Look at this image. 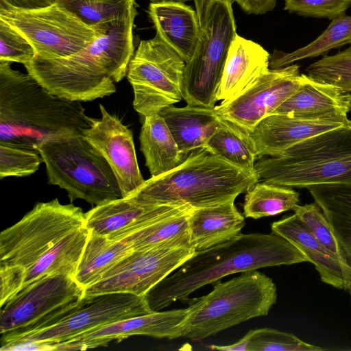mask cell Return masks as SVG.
I'll list each match as a JSON object with an SVG mask.
<instances>
[{"mask_svg": "<svg viewBox=\"0 0 351 351\" xmlns=\"http://www.w3.org/2000/svg\"><path fill=\"white\" fill-rule=\"evenodd\" d=\"M136 10L113 23L80 51L58 58L38 56L24 66L53 95L71 101H91L116 92L114 82L127 76L133 57Z\"/></svg>", "mask_w": 351, "mask_h": 351, "instance_id": "6da1fadb", "label": "cell"}, {"mask_svg": "<svg viewBox=\"0 0 351 351\" xmlns=\"http://www.w3.org/2000/svg\"><path fill=\"white\" fill-rule=\"evenodd\" d=\"M308 262L293 245L271 231L242 234L210 248L197 251L178 271L145 295L152 311H159L177 300H188L197 289L222 278L263 267Z\"/></svg>", "mask_w": 351, "mask_h": 351, "instance_id": "7a4b0ae2", "label": "cell"}, {"mask_svg": "<svg viewBox=\"0 0 351 351\" xmlns=\"http://www.w3.org/2000/svg\"><path fill=\"white\" fill-rule=\"evenodd\" d=\"M0 61V142L38 151L52 136L90 126L80 101L53 95L29 73Z\"/></svg>", "mask_w": 351, "mask_h": 351, "instance_id": "3957f363", "label": "cell"}, {"mask_svg": "<svg viewBox=\"0 0 351 351\" xmlns=\"http://www.w3.org/2000/svg\"><path fill=\"white\" fill-rule=\"evenodd\" d=\"M258 180L255 171L239 168L201 148L191 152L175 169L145 180L128 197L145 205L197 208L236 199Z\"/></svg>", "mask_w": 351, "mask_h": 351, "instance_id": "277c9868", "label": "cell"}, {"mask_svg": "<svg viewBox=\"0 0 351 351\" xmlns=\"http://www.w3.org/2000/svg\"><path fill=\"white\" fill-rule=\"evenodd\" d=\"M254 171L263 182L291 188L351 184V124L306 138L276 156L262 157Z\"/></svg>", "mask_w": 351, "mask_h": 351, "instance_id": "5b68a950", "label": "cell"}, {"mask_svg": "<svg viewBox=\"0 0 351 351\" xmlns=\"http://www.w3.org/2000/svg\"><path fill=\"white\" fill-rule=\"evenodd\" d=\"M48 182L95 206L123 197L117 179L103 154L82 133L52 136L38 147Z\"/></svg>", "mask_w": 351, "mask_h": 351, "instance_id": "8992f818", "label": "cell"}, {"mask_svg": "<svg viewBox=\"0 0 351 351\" xmlns=\"http://www.w3.org/2000/svg\"><path fill=\"white\" fill-rule=\"evenodd\" d=\"M277 300L273 280L256 270L247 271L214 286L208 294L193 299L182 337L202 341L252 318L267 316Z\"/></svg>", "mask_w": 351, "mask_h": 351, "instance_id": "52a82bcc", "label": "cell"}, {"mask_svg": "<svg viewBox=\"0 0 351 351\" xmlns=\"http://www.w3.org/2000/svg\"><path fill=\"white\" fill-rule=\"evenodd\" d=\"M233 0H218L201 27L191 58L186 62L183 99L186 104L213 108L229 48L237 35Z\"/></svg>", "mask_w": 351, "mask_h": 351, "instance_id": "ba28073f", "label": "cell"}, {"mask_svg": "<svg viewBox=\"0 0 351 351\" xmlns=\"http://www.w3.org/2000/svg\"><path fill=\"white\" fill-rule=\"evenodd\" d=\"M85 226V213L58 199L37 203L19 221L0 234V267L31 266L70 232Z\"/></svg>", "mask_w": 351, "mask_h": 351, "instance_id": "9c48e42d", "label": "cell"}, {"mask_svg": "<svg viewBox=\"0 0 351 351\" xmlns=\"http://www.w3.org/2000/svg\"><path fill=\"white\" fill-rule=\"evenodd\" d=\"M185 64L181 56L157 34L141 40L127 73L134 110L145 117L180 102Z\"/></svg>", "mask_w": 351, "mask_h": 351, "instance_id": "30bf717a", "label": "cell"}, {"mask_svg": "<svg viewBox=\"0 0 351 351\" xmlns=\"http://www.w3.org/2000/svg\"><path fill=\"white\" fill-rule=\"evenodd\" d=\"M152 312L145 295L112 293L83 298L73 310L56 322L38 328L1 335V350L21 342L53 346L84 332L121 319Z\"/></svg>", "mask_w": 351, "mask_h": 351, "instance_id": "8fae6325", "label": "cell"}, {"mask_svg": "<svg viewBox=\"0 0 351 351\" xmlns=\"http://www.w3.org/2000/svg\"><path fill=\"white\" fill-rule=\"evenodd\" d=\"M0 19L21 33L34 47L36 56L43 58L77 53L112 25L106 28L90 26L56 1L38 9L0 10Z\"/></svg>", "mask_w": 351, "mask_h": 351, "instance_id": "7c38bea8", "label": "cell"}, {"mask_svg": "<svg viewBox=\"0 0 351 351\" xmlns=\"http://www.w3.org/2000/svg\"><path fill=\"white\" fill-rule=\"evenodd\" d=\"M84 289L73 277L49 275L23 287L1 306V335L27 330L56 322L82 301Z\"/></svg>", "mask_w": 351, "mask_h": 351, "instance_id": "4fadbf2b", "label": "cell"}, {"mask_svg": "<svg viewBox=\"0 0 351 351\" xmlns=\"http://www.w3.org/2000/svg\"><path fill=\"white\" fill-rule=\"evenodd\" d=\"M190 237L133 250L99 281L84 289V297L112 293L143 296L192 256Z\"/></svg>", "mask_w": 351, "mask_h": 351, "instance_id": "5bb4252c", "label": "cell"}, {"mask_svg": "<svg viewBox=\"0 0 351 351\" xmlns=\"http://www.w3.org/2000/svg\"><path fill=\"white\" fill-rule=\"evenodd\" d=\"M299 68V65L292 64L269 69L240 95L215 107L216 114L250 132L304 83L307 75L300 74Z\"/></svg>", "mask_w": 351, "mask_h": 351, "instance_id": "9a60e30c", "label": "cell"}, {"mask_svg": "<svg viewBox=\"0 0 351 351\" xmlns=\"http://www.w3.org/2000/svg\"><path fill=\"white\" fill-rule=\"evenodd\" d=\"M189 307L152 311L96 328L53 346V350H85L106 346L132 336L145 335L173 339L182 337Z\"/></svg>", "mask_w": 351, "mask_h": 351, "instance_id": "2e32d148", "label": "cell"}, {"mask_svg": "<svg viewBox=\"0 0 351 351\" xmlns=\"http://www.w3.org/2000/svg\"><path fill=\"white\" fill-rule=\"evenodd\" d=\"M99 109L101 119L93 118L83 134L105 157L117 179L123 197H125L145 181L138 167L133 134L101 104Z\"/></svg>", "mask_w": 351, "mask_h": 351, "instance_id": "e0dca14e", "label": "cell"}, {"mask_svg": "<svg viewBox=\"0 0 351 351\" xmlns=\"http://www.w3.org/2000/svg\"><path fill=\"white\" fill-rule=\"evenodd\" d=\"M189 206L145 205L131 197H121L95 206L85 213V226L110 240L119 241L158 219Z\"/></svg>", "mask_w": 351, "mask_h": 351, "instance_id": "ac0fdd59", "label": "cell"}, {"mask_svg": "<svg viewBox=\"0 0 351 351\" xmlns=\"http://www.w3.org/2000/svg\"><path fill=\"white\" fill-rule=\"evenodd\" d=\"M351 93L307 78L300 88L285 100L273 114H289L311 120L332 121L351 124L348 113Z\"/></svg>", "mask_w": 351, "mask_h": 351, "instance_id": "d6986e66", "label": "cell"}, {"mask_svg": "<svg viewBox=\"0 0 351 351\" xmlns=\"http://www.w3.org/2000/svg\"><path fill=\"white\" fill-rule=\"evenodd\" d=\"M344 125L337 121L272 114L261 121L248 135L258 158L276 156L306 138Z\"/></svg>", "mask_w": 351, "mask_h": 351, "instance_id": "ffe728a7", "label": "cell"}, {"mask_svg": "<svg viewBox=\"0 0 351 351\" xmlns=\"http://www.w3.org/2000/svg\"><path fill=\"white\" fill-rule=\"evenodd\" d=\"M269 58L261 45L237 34L229 48L217 100L232 99L252 86L269 69Z\"/></svg>", "mask_w": 351, "mask_h": 351, "instance_id": "44dd1931", "label": "cell"}, {"mask_svg": "<svg viewBox=\"0 0 351 351\" xmlns=\"http://www.w3.org/2000/svg\"><path fill=\"white\" fill-rule=\"evenodd\" d=\"M148 14L156 34L188 62L201 32L196 10L184 2L166 1L150 3Z\"/></svg>", "mask_w": 351, "mask_h": 351, "instance_id": "7402d4cb", "label": "cell"}, {"mask_svg": "<svg viewBox=\"0 0 351 351\" xmlns=\"http://www.w3.org/2000/svg\"><path fill=\"white\" fill-rule=\"evenodd\" d=\"M271 231L298 248L312 263L321 280L334 287L348 290L351 281L341 263L311 232L295 214L274 221Z\"/></svg>", "mask_w": 351, "mask_h": 351, "instance_id": "603a6c76", "label": "cell"}, {"mask_svg": "<svg viewBox=\"0 0 351 351\" xmlns=\"http://www.w3.org/2000/svg\"><path fill=\"white\" fill-rule=\"evenodd\" d=\"M234 200L192 210L189 237L191 245L196 252L224 243L241 233L245 217L237 208Z\"/></svg>", "mask_w": 351, "mask_h": 351, "instance_id": "cb8c5ba5", "label": "cell"}, {"mask_svg": "<svg viewBox=\"0 0 351 351\" xmlns=\"http://www.w3.org/2000/svg\"><path fill=\"white\" fill-rule=\"evenodd\" d=\"M158 114L167 125L184 160L191 152L206 148L219 123L215 108L171 106Z\"/></svg>", "mask_w": 351, "mask_h": 351, "instance_id": "d4e9b609", "label": "cell"}, {"mask_svg": "<svg viewBox=\"0 0 351 351\" xmlns=\"http://www.w3.org/2000/svg\"><path fill=\"white\" fill-rule=\"evenodd\" d=\"M306 189L330 223L351 280V184H313Z\"/></svg>", "mask_w": 351, "mask_h": 351, "instance_id": "484cf974", "label": "cell"}, {"mask_svg": "<svg viewBox=\"0 0 351 351\" xmlns=\"http://www.w3.org/2000/svg\"><path fill=\"white\" fill-rule=\"evenodd\" d=\"M139 141L140 149L152 177L164 174L184 160L167 125L158 113L144 117Z\"/></svg>", "mask_w": 351, "mask_h": 351, "instance_id": "4316f807", "label": "cell"}, {"mask_svg": "<svg viewBox=\"0 0 351 351\" xmlns=\"http://www.w3.org/2000/svg\"><path fill=\"white\" fill-rule=\"evenodd\" d=\"M89 233L84 226L53 245L26 269L23 287L45 276L64 274L74 278Z\"/></svg>", "mask_w": 351, "mask_h": 351, "instance_id": "83f0119b", "label": "cell"}, {"mask_svg": "<svg viewBox=\"0 0 351 351\" xmlns=\"http://www.w3.org/2000/svg\"><path fill=\"white\" fill-rule=\"evenodd\" d=\"M132 251L123 241L110 240L90 230L74 279L85 289L99 281Z\"/></svg>", "mask_w": 351, "mask_h": 351, "instance_id": "f1b7e54d", "label": "cell"}, {"mask_svg": "<svg viewBox=\"0 0 351 351\" xmlns=\"http://www.w3.org/2000/svg\"><path fill=\"white\" fill-rule=\"evenodd\" d=\"M351 45V16L346 14L331 20L327 28L313 42L292 52L275 50L269 58L271 69H279L306 58L326 56L334 49Z\"/></svg>", "mask_w": 351, "mask_h": 351, "instance_id": "f546056e", "label": "cell"}, {"mask_svg": "<svg viewBox=\"0 0 351 351\" xmlns=\"http://www.w3.org/2000/svg\"><path fill=\"white\" fill-rule=\"evenodd\" d=\"M206 149L228 162L250 171H254L256 160L258 158L248 133L220 118L218 128Z\"/></svg>", "mask_w": 351, "mask_h": 351, "instance_id": "4dcf8cb0", "label": "cell"}, {"mask_svg": "<svg viewBox=\"0 0 351 351\" xmlns=\"http://www.w3.org/2000/svg\"><path fill=\"white\" fill-rule=\"evenodd\" d=\"M300 194L291 187L256 182L247 192L243 203L245 217L258 219L293 210Z\"/></svg>", "mask_w": 351, "mask_h": 351, "instance_id": "1f68e13d", "label": "cell"}, {"mask_svg": "<svg viewBox=\"0 0 351 351\" xmlns=\"http://www.w3.org/2000/svg\"><path fill=\"white\" fill-rule=\"evenodd\" d=\"M194 208L158 219L123 238L132 250L154 247L161 243L189 237V217Z\"/></svg>", "mask_w": 351, "mask_h": 351, "instance_id": "d6a6232c", "label": "cell"}, {"mask_svg": "<svg viewBox=\"0 0 351 351\" xmlns=\"http://www.w3.org/2000/svg\"><path fill=\"white\" fill-rule=\"evenodd\" d=\"M86 24L106 28L136 10L135 0H56Z\"/></svg>", "mask_w": 351, "mask_h": 351, "instance_id": "836d02e7", "label": "cell"}, {"mask_svg": "<svg viewBox=\"0 0 351 351\" xmlns=\"http://www.w3.org/2000/svg\"><path fill=\"white\" fill-rule=\"evenodd\" d=\"M311 79L351 93V45L337 53L324 56L306 69Z\"/></svg>", "mask_w": 351, "mask_h": 351, "instance_id": "e575fe53", "label": "cell"}, {"mask_svg": "<svg viewBox=\"0 0 351 351\" xmlns=\"http://www.w3.org/2000/svg\"><path fill=\"white\" fill-rule=\"evenodd\" d=\"M43 158L38 151L0 142V178L25 177L38 170Z\"/></svg>", "mask_w": 351, "mask_h": 351, "instance_id": "d590c367", "label": "cell"}, {"mask_svg": "<svg viewBox=\"0 0 351 351\" xmlns=\"http://www.w3.org/2000/svg\"><path fill=\"white\" fill-rule=\"evenodd\" d=\"M293 210L295 215L306 225L318 241L331 252L343 267L341 253L336 238L320 206L315 202L303 206L298 204ZM343 268L345 269L344 267Z\"/></svg>", "mask_w": 351, "mask_h": 351, "instance_id": "8d00e7d4", "label": "cell"}, {"mask_svg": "<svg viewBox=\"0 0 351 351\" xmlns=\"http://www.w3.org/2000/svg\"><path fill=\"white\" fill-rule=\"evenodd\" d=\"M325 350L307 343L295 335L272 328L252 330L248 351H319Z\"/></svg>", "mask_w": 351, "mask_h": 351, "instance_id": "74e56055", "label": "cell"}, {"mask_svg": "<svg viewBox=\"0 0 351 351\" xmlns=\"http://www.w3.org/2000/svg\"><path fill=\"white\" fill-rule=\"evenodd\" d=\"M36 56L30 43L17 30L0 19V61L25 64Z\"/></svg>", "mask_w": 351, "mask_h": 351, "instance_id": "f35d334b", "label": "cell"}, {"mask_svg": "<svg viewBox=\"0 0 351 351\" xmlns=\"http://www.w3.org/2000/svg\"><path fill=\"white\" fill-rule=\"evenodd\" d=\"M284 10L304 17L332 20L346 14L351 0H284Z\"/></svg>", "mask_w": 351, "mask_h": 351, "instance_id": "ab89813d", "label": "cell"}, {"mask_svg": "<svg viewBox=\"0 0 351 351\" xmlns=\"http://www.w3.org/2000/svg\"><path fill=\"white\" fill-rule=\"evenodd\" d=\"M26 268L19 265L0 267V306L16 294L23 287Z\"/></svg>", "mask_w": 351, "mask_h": 351, "instance_id": "60d3db41", "label": "cell"}, {"mask_svg": "<svg viewBox=\"0 0 351 351\" xmlns=\"http://www.w3.org/2000/svg\"><path fill=\"white\" fill-rule=\"evenodd\" d=\"M247 14H264L274 10L276 0H233Z\"/></svg>", "mask_w": 351, "mask_h": 351, "instance_id": "b9f144b4", "label": "cell"}, {"mask_svg": "<svg viewBox=\"0 0 351 351\" xmlns=\"http://www.w3.org/2000/svg\"><path fill=\"white\" fill-rule=\"evenodd\" d=\"M56 0H0V10L9 8L34 10L51 5Z\"/></svg>", "mask_w": 351, "mask_h": 351, "instance_id": "7bdbcfd3", "label": "cell"}, {"mask_svg": "<svg viewBox=\"0 0 351 351\" xmlns=\"http://www.w3.org/2000/svg\"><path fill=\"white\" fill-rule=\"evenodd\" d=\"M252 336V330H250L243 337L228 346H215L210 345L208 347L212 350H226V351H248V344Z\"/></svg>", "mask_w": 351, "mask_h": 351, "instance_id": "ee69618b", "label": "cell"}, {"mask_svg": "<svg viewBox=\"0 0 351 351\" xmlns=\"http://www.w3.org/2000/svg\"><path fill=\"white\" fill-rule=\"evenodd\" d=\"M201 27L204 25L213 5L218 0H193Z\"/></svg>", "mask_w": 351, "mask_h": 351, "instance_id": "f6af8a7d", "label": "cell"}, {"mask_svg": "<svg viewBox=\"0 0 351 351\" xmlns=\"http://www.w3.org/2000/svg\"><path fill=\"white\" fill-rule=\"evenodd\" d=\"M166 1H178L186 2V1H191V0H150L151 3H158V2Z\"/></svg>", "mask_w": 351, "mask_h": 351, "instance_id": "bcb514c9", "label": "cell"}, {"mask_svg": "<svg viewBox=\"0 0 351 351\" xmlns=\"http://www.w3.org/2000/svg\"><path fill=\"white\" fill-rule=\"evenodd\" d=\"M348 291H349L350 295H351V283L350 284L349 287H348V289L347 290Z\"/></svg>", "mask_w": 351, "mask_h": 351, "instance_id": "7dc6e473", "label": "cell"}, {"mask_svg": "<svg viewBox=\"0 0 351 351\" xmlns=\"http://www.w3.org/2000/svg\"><path fill=\"white\" fill-rule=\"evenodd\" d=\"M350 112H351V108H350Z\"/></svg>", "mask_w": 351, "mask_h": 351, "instance_id": "c3c4849f", "label": "cell"}]
</instances>
